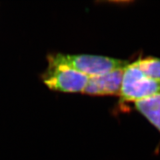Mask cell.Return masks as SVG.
Here are the masks:
<instances>
[{"label":"cell","mask_w":160,"mask_h":160,"mask_svg":"<svg viewBox=\"0 0 160 160\" xmlns=\"http://www.w3.org/2000/svg\"><path fill=\"white\" fill-rule=\"evenodd\" d=\"M48 62L66 65L89 78L124 69L129 63L126 60L106 56L62 53L49 55Z\"/></svg>","instance_id":"6da1fadb"},{"label":"cell","mask_w":160,"mask_h":160,"mask_svg":"<svg viewBox=\"0 0 160 160\" xmlns=\"http://www.w3.org/2000/svg\"><path fill=\"white\" fill-rule=\"evenodd\" d=\"M158 94H160V81L144 75L136 61L128 63L123 69L120 102H136Z\"/></svg>","instance_id":"7a4b0ae2"},{"label":"cell","mask_w":160,"mask_h":160,"mask_svg":"<svg viewBox=\"0 0 160 160\" xmlns=\"http://www.w3.org/2000/svg\"><path fill=\"white\" fill-rule=\"evenodd\" d=\"M43 74V83L53 91L65 93L83 92L89 77L66 65L48 62Z\"/></svg>","instance_id":"3957f363"},{"label":"cell","mask_w":160,"mask_h":160,"mask_svg":"<svg viewBox=\"0 0 160 160\" xmlns=\"http://www.w3.org/2000/svg\"><path fill=\"white\" fill-rule=\"evenodd\" d=\"M124 69L90 77L83 93L90 96H119Z\"/></svg>","instance_id":"277c9868"},{"label":"cell","mask_w":160,"mask_h":160,"mask_svg":"<svg viewBox=\"0 0 160 160\" xmlns=\"http://www.w3.org/2000/svg\"><path fill=\"white\" fill-rule=\"evenodd\" d=\"M135 108L160 132V94L135 102Z\"/></svg>","instance_id":"5b68a950"},{"label":"cell","mask_w":160,"mask_h":160,"mask_svg":"<svg viewBox=\"0 0 160 160\" xmlns=\"http://www.w3.org/2000/svg\"><path fill=\"white\" fill-rule=\"evenodd\" d=\"M138 67L144 75L149 78L160 81V59L147 57L136 60Z\"/></svg>","instance_id":"8992f818"}]
</instances>
